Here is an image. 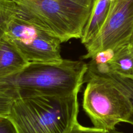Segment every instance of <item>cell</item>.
Here are the masks:
<instances>
[{
	"label": "cell",
	"mask_w": 133,
	"mask_h": 133,
	"mask_svg": "<svg viewBox=\"0 0 133 133\" xmlns=\"http://www.w3.org/2000/svg\"><path fill=\"white\" fill-rule=\"evenodd\" d=\"M87 68V63L81 60L30 62L16 73L0 78V88L11 89L18 97L71 96L79 91Z\"/></svg>",
	"instance_id": "6da1fadb"
},
{
	"label": "cell",
	"mask_w": 133,
	"mask_h": 133,
	"mask_svg": "<svg viewBox=\"0 0 133 133\" xmlns=\"http://www.w3.org/2000/svg\"><path fill=\"white\" fill-rule=\"evenodd\" d=\"M77 95L19 97L8 117L18 133H69L78 122Z\"/></svg>",
	"instance_id": "7a4b0ae2"
},
{
	"label": "cell",
	"mask_w": 133,
	"mask_h": 133,
	"mask_svg": "<svg viewBox=\"0 0 133 133\" xmlns=\"http://www.w3.org/2000/svg\"><path fill=\"white\" fill-rule=\"evenodd\" d=\"M20 11L62 43L81 38L95 0H12Z\"/></svg>",
	"instance_id": "3957f363"
},
{
	"label": "cell",
	"mask_w": 133,
	"mask_h": 133,
	"mask_svg": "<svg viewBox=\"0 0 133 133\" xmlns=\"http://www.w3.org/2000/svg\"><path fill=\"white\" fill-rule=\"evenodd\" d=\"M82 106L94 127L107 131L126 122L132 112L127 95L111 80L99 75L84 76Z\"/></svg>",
	"instance_id": "277c9868"
},
{
	"label": "cell",
	"mask_w": 133,
	"mask_h": 133,
	"mask_svg": "<svg viewBox=\"0 0 133 133\" xmlns=\"http://www.w3.org/2000/svg\"><path fill=\"white\" fill-rule=\"evenodd\" d=\"M29 62L61 61V41L20 10L9 21L4 33Z\"/></svg>",
	"instance_id": "5b68a950"
},
{
	"label": "cell",
	"mask_w": 133,
	"mask_h": 133,
	"mask_svg": "<svg viewBox=\"0 0 133 133\" xmlns=\"http://www.w3.org/2000/svg\"><path fill=\"white\" fill-rule=\"evenodd\" d=\"M133 33V0H113L108 17L98 34L85 44L82 58H92L107 49L116 50L130 43Z\"/></svg>",
	"instance_id": "8992f818"
},
{
	"label": "cell",
	"mask_w": 133,
	"mask_h": 133,
	"mask_svg": "<svg viewBox=\"0 0 133 133\" xmlns=\"http://www.w3.org/2000/svg\"><path fill=\"white\" fill-rule=\"evenodd\" d=\"M28 63L15 45L4 34L0 39V78L16 73Z\"/></svg>",
	"instance_id": "52a82bcc"
},
{
	"label": "cell",
	"mask_w": 133,
	"mask_h": 133,
	"mask_svg": "<svg viewBox=\"0 0 133 133\" xmlns=\"http://www.w3.org/2000/svg\"><path fill=\"white\" fill-rule=\"evenodd\" d=\"M113 0H95L81 38L84 45L99 33L109 15Z\"/></svg>",
	"instance_id": "ba28073f"
},
{
	"label": "cell",
	"mask_w": 133,
	"mask_h": 133,
	"mask_svg": "<svg viewBox=\"0 0 133 133\" xmlns=\"http://www.w3.org/2000/svg\"><path fill=\"white\" fill-rule=\"evenodd\" d=\"M108 72L133 79V46L130 43L115 50L114 57L102 71L85 75Z\"/></svg>",
	"instance_id": "9c48e42d"
},
{
	"label": "cell",
	"mask_w": 133,
	"mask_h": 133,
	"mask_svg": "<svg viewBox=\"0 0 133 133\" xmlns=\"http://www.w3.org/2000/svg\"><path fill=\"white\" fill-rule=\"evenodd\" d=\"M92 75H99L108 78L127 95L132 106V112L126 123L133 125V79L124 77L111 72L90 74L85 76Z\"/></svg>",
	"instance_id": "30bf717a"
},
{
	"label": "cell",
	"mask_w": 133,
	"mask_h": 133,
	"mask_svg": "<svg viewBox=\"0 0 133 133\" xmlns=\"http://www.w3.org/2000/svg\"><path fill=\"white\" fill-rule=\"evenodd\" d=\"M20 11L17 5L12 0H0V39L5 33L10 19Z\"/></svg>",
	"instance_id": "8fae6325"
},
{
	"label": "cell",
	"mask_w": 133,
	"mask_h": 133,
	"mask_svg": "<svg viewBox=\"0 0 133 133\" xmlns=\"http://www.w3.org/2000/svg\"><path fill=\"white\" fill-rule=\"evenodd\" d=\"M17 97V94L14 90L0 88V116H8L12 104Z\"/></svg>",
	"instance_id": "7c38bea8"
},
{
	"label": "cell",
	"mask_w": 133,
	"mask_h": 133,
	"mask_svg": "<svg viewBox=\"0 0 133 133\" xmlns=\"http://www.w3.org/2000/svg\"><path fill=\"white\" fill-rule=\"evenodd\" d=\"M0 133H18L11 120L5 116H0Z\"/></svg>",
	"instance_id": "4fadbf2b"
},
{
	"label": "cell",
	"mask_w": 133,
	"mask_h": 133,
	"mask_svg": "<svg viewBox=\"0 0 133 133\" xmlns=\"http://www.w3.org/2000/svg\"><path fill=\"white\" fill-rule=\"evenodd\" d=\"M108 131L96 128L94 127H88L81 125L77 122L69 133H108Z\"/></svg>",
	"instance_id": "5bb4252c"
},
{
	"label": "cell",
	"mask_w": 133,
	"mask_h": 133,
	"mask_svg": "<svg viewBox=\"0 0 133 133\" xmlns=\"http://www.w3.org/2000/svg\"><path fill=\"white\" fill-rule=\"evenodd\" d=\"M108 133H124V132H121V131H119L116 130V129H114V130H111V131H108Z\"/></svg>",
	"instance_id": "9a60e30c"
},
{
	"label": "cell",
	"mask_w": 133,
	"mask_h": 133,
	"mask_svg": "<svg viewBox=\"0 0 133 133\" xmlns=\"http://www.w3.org/2000/svg\"><path fill=\"white\" fill-rule=\"evenodd\" d=\"M130 44L132 45V46H133V33H132V36H131L130 41Z\"/></svg>",
	"instance_id": "2e32d148"
}]
</instances>
